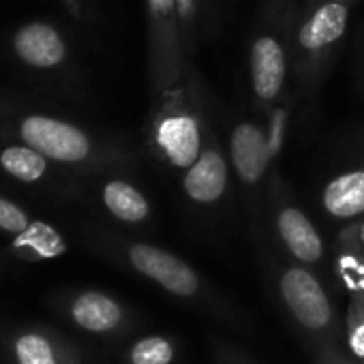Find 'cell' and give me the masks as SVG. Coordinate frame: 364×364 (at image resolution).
<instances>
[{
  "mask_svg": "<svg viewBox=\"0 0 364 364\" xmlns=\"http://www.w3.org/2000/svg\"><path fill=\"white\" fill-rule=\"evenodd\" d=\"M213 129L202 80L191 67L182 82L154 95L146 139L154 159L182 176L200 159Z\"/></svg>",
  "mask_w": 364,
  "mask_h": 364,
  "instance_id": "6da1fadb",
  "label": "cell"
},
{
  "mask_svg": "<svg viewBox=\"0 0 364 364\" xmlns=\"http://www.w3.org/2000/svg\"><path fill=\"white\" fill-rule=\"evenodd\" d=\"M353 0H304L294 11L289 52L291 75L311 95L332 65L349 28Z\"/></svg>",
  "mask_w": 364,
  "mask_h": 364,
  "instance_id": "7a4b0ae2",
  "label": "cell"
},
{
  "mask_svg": "<svg viewBox=\"0 0 364 364\" xmlns=\"http://www.w3.org/2000/svg\"><path fill=\"white\" fill-rule=\"evenodd\" d=\"M296 3V0H294ZM291 0H274L266 9L257 31L249 46V84L253 101L264 112H274L287 92V80L291 75Z\"/></svg>",
  "mask_w": 364,
  "mask_h": 364,
  "instance_id": "3957f363",
  "label": "cell"
},
{
  "mask_svg": "<svg viewBox=\"0 0 364 364\" xmlns=\"http://www.w3.org/2000/svg\"><path fill=\"white\" fill-rule=\"evenodd\" d=\"M148 18V77L159 95L182 82L191 69L182 48L176 0H146Z\"/></svg>",
  "mask_w": 364,
  "mask_h": 364,
  "instance_id": "277c9868",
  "label": "cell"
},
{
  "mask_svg": "<svg viewBox=\"0 0 364 364\" xmlns=\"http://www.w3.org/2000/svg\"><path fill=\"white\" fill-rule=\"evenodd\" d=\"M228 156L234 178L247 200H266L272 169V144L264 122L253 118H238L228 133Z\"/></svg>",
  "mask_w": 364,
  "mask_h": 364,
  "instance_id": "5b68a950",
  "label": "cell"
},
{
  "mask_svg": "<svg viewBox=\"0 0 364 364\" xmlns=\"http://www.w3.org/2000/svg\"><path fill=\"white\" fill-rule=\"evenodd\" d=\"M18 131L24 144L33 146L35 150H39L41 154L56 163L90 165L107 159L105 150L90 133L60 118L33 114L22 118Z\"/></svg>",
  "mask_w": 364,
  "mask_h": 364,
  "instance_id": "8992f818",
  "label": "cell"
},
{
  "mask_svg": "<svg viewBox=\"0 0 364 364\" xmlns=\"http://www.w3.org/2000/svg\"><path fill=\"white\" fill-rule=\"evenodd\" d=\"M266 200L270 206V221L274 234L281 240V245L287 249V253L304 266L321 262L323 240L315 223L298 206L294 193L289 191V185L277 171L270 178Z\"/></svg>",
  "mask_w": 364,
  "mask_h": 364,
  "instance_id": "52a82bcc",
  "label": "cell"
},
{
  "mask_svg": "<svg viewBox=\"0 0 364 364\" xmlns=\"http://www.w3.org/2000/svg\"><path fill=\"white\" fill-rule=\"evenodd\" d=\"M232 163L228 148L213 129L200 159L180 176V189L185 200L198 208L219 206L232 189Z\"/></svg>",
  "mask_w": 364,
  "mask_h": 364,
  "instance_id": "ba28073f",
  "label": "cell"
},
{
  "mask_svg": "<svg viewBox=\"0 0 364 364\" xmlns=\"http://www.w3.org/2000/svg\"><path fill=\"white\" fill-rule=\"evenodd\" d=\"M127 259L133 270L159 283L163 289L178 298H191L200 291L202 283L198 272L187 262H182L178 255L161 247L148 242H133L127 247Z\"/></svg>",
  "mask_w": 364,
  "mask_h": 364,
  "instance_id": "9c48e42d",
  "label": "cell"
},
{
  "mask_svg": "<svg viewBox=\"0 0 364 364\" xmlns=\"http://www.w3.org/2000/svg\"><path fill=\"white\" fill-rule=\"evenodd\" d=\"M281 296L294 317L309 330H323L332 321V304L313 272L300 266L285 268L279 279Z\"/></svg>",
  "mask_w": 364,
  "mask_h": 364,
  "instance_id": "30bf717a",
  "label": "cell"
},
{
  "mask_svg": "<svg viewBox=\"0 0 364 364\" xmlns=\"http://www.w3.org/2000/svg\"><path fill=\"white\" fill-rule=\"evenodd\" d=\"M319 204L336 221L364 217V161L328 178L319 189Z\"/></svg>",
  "mask_w": 364,
  "mask_h": 364,
  "instance_id": "8fae6325",
  "label": "cell"
},
{
  "mask_svg": "<svg viewBox=\"0 0 364 364\" xmlns=\"http://www.w3.org/2000/svg\"><path fill=\"white\" fill-rule=\"evenodd\" d=\"M14 52L22 63L35 69H54L69 56V48L63 35L46 22L22 26L14 37Z\"/></svg>",
  "mask_w": 364,
  "mask_h": 364,
  "instance_id": "7c38bea8",
  "label": "cell"
},
{
  "mask_svg": "<svg viewBox=\"0 0 364 364\" xmlns=\"http://www.w3.org/2000/svg\"><path fill=\"white\" fill-rule=\"evenodd\" d=\"M99 198L103 208L120 223L141 225L152 217V204L148 196L127 178L105 180L99 189Z\"/></svg>",
  "mask_w": 364,
  "mask_h": 364,
  "instance_id": "4fadbf2b",
  "label": "cell"
},
{
  "mask_svg": "<svg viewBox=\"0 0 364 364\" xmlns=\"http://www.w3.org/2000/svg\"><path fill=\"white\" fill-rule=\"evenodd\" d=\"M71 317L77 326L90 332H109L120 326L122 309L120 304L101 291L80 294L71 304Z\"/></svg>",
  "mask_w": 364,
  "mask_h": 364,
  "instance_id": "5bb4252c",
  "label": "cell"
},
{
  "mask_svg": "<svg viewBox=\"0 0 364 364\" xmlns=\"http://www.w3.org/2000/svg\"><path fill=\"white\" fill-rule=\"evenodd\" d=\"M11 249L33 259H54L67 253V240L63 234L43 221H31L26 230L16 234Z\"/></svg>",
  "mask_w": 364,
  "mask_h": 364,
  "instance_id": "9a60e30c",
  "label": "cell"
},
{
  "mask_svg": "<svg viewBox=\"0 0 364 364\" xmlns=\"http://www.w3.org/2000/svg\"><path fill=\"white\" fill-rule=\"evenodd\" d=\"M210 0H176L178 7V22H180V35H182V48L191 67L198 54V48L208 31V7Z\"/></svg>",
  "mask_w": 364,
  "mask_h": 364,
  "instance_id": "2e32d148",
  "label": "cell"
},
{
  "mask_svg": "<svg viewBox=\"0 0 364 364\" xmlns=\"http://www.w3.org/2000/svg\"><path fill=\"white\" fill-rule=\"evenodd\" d=\"M0 167L20 182H37L48 173L50 159L33 146H7L0 150Z\"/></svg>",
  "mask_w": 364,
  "mask_h": 364,
  "instance_id": "e0dca14e",
  "label": "cell"
},
{
  "mask_svg": "<svg viewBox=\"0 0 364 364\" xmlns=\"http://www.w3.org/2000/svg\"><path fill=\"white\" fill-rule=\"evenodd\" d=\"M18 364H58L50 341L41 334H22L16 343Z\"/></svg>",
  "mask_w": 364,
  "mask_h": 364,
  "instance_id": "ac0fdd59",
  "label": "cell"
},
{
  "mask_svg": "<svg viewBox=\"0 0 364 364\" xmlns=\"http://www.w3.org/2000/svg\"><path fill=\"white\" fill-rule=\"evenodd\" d=\"M173 360V345L163 336H146L131 349V364H169Z\"/></svg>",
  "mask_w": 364,
  "mask_h": 364,
  "instance_id": "d6986e66",
  "label": "cell"
},
{
  "mask_svg": "<svg viewBox=\"0 0 364 364\" xmlns=\"http://www.w3.org/2000/svg\"><path fill=\"white\" fill-rule=\"evenodd\" d=\"M349 347L358 358H364V289L355 291L349 306Z\"/></svg>",
  "mask_w": 364,
  "mask_h": 364,
  "instance_id": "ffe728a7",
  "label": "cell"
},
{
  "mask_svg": "<svg viewBox=\"0 0 364 364\" xmlns=\"http://www.w3.org/2000/svg\"><path fill=\"white\" fill-rule=\"evenodd\" d=\"M31 225V217L14 202L0 198V230L9 234H20Z\"/></svg>",
  "mask_w": 364,
  "mask_h": 364,
  "instance_id": "44dd1931",
  "label": "cell"
},
{
  "mask_svg": "<svg viewBox=\"0 0 364 364\" xmlns=\"http://www.w3.org/2000/svg\"><path fill=\"white\" fill-rule=\"evenodd\" d=\"M338 238H341V240H347V242H351V245H355V247H360V249H364V219H360V221L347 225V228L341 232Z\"/></svg>",
  "mask_w": 364,
  "mask_h": 364,
  "instance_id": "7402d4cb",
  "label": "cell"
},
{
  "mask_svg": "<svg viewBox=\"0 0 364 364\" xmlns=\"http://www.w3.org/2000/svg\"><path fill=\"white\" fill-rule=\"evenodd\" d=\"M67 7L75 18H82V0H67Z\"/></svg>",
  "mask_w": 364,
  "mask_h": 364,
  "instance_id": "603a6c76",
  "label": "cell"
},
{
  "mask_svg": "<svg viewBox=\"0 0 364 364\" xmlns=\"http://www.w3.org/2000/svg\"><path fill=\"white\" fill-rule=\"evenodd\" d=\"M362 364H364V358H362Z\"/></svg>",
  "mask_w": 364,
  "mask_h": 364,
  "instance_id": "cb8c5ba5",
  "label": "cell"
},
{
  "mask_svg": "<svg viewBox=\"0 0 364 364\" xmlns=\"http://www.w3.org/2000/svg\"><path fill=\"white\" fill-rule=\"evenodd\" d=\"M347 364H353V362H347Z\"/></svg>",
  "mask_w": 364,
  "mask_h": 364,
  "instance_id": "d4e9b609",
  "label": "cell"
},
{
  "mask_svg": "<svg viewBox=\"0 0 364 364\" xmlns=\"http://www.w3.org/2000/svg\"><path fill=\"white\" fill-rule=\"evenodd\" d=\"M362 253H364V249H362Z\"/></svg>",
  "mask_w": 364,
  "mask_h": 364,
  "instance_id": "484cf974",
  "label": "cell"
}]
</instances>
